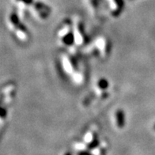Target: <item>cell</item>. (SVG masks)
I'll return each mask as SVG.
<instances>
[{"mask_svg": "<svg viewBox=\"0 0 155 155\" xmlns=\"http://www.w3.org/2000/svg\"><path fill=\"white\" fill-rule=\"evenodd\" d=\"M81 53H71L62 51L59 57V69L64 77L74 86L86 83L88 71Z\"/></svg>", "mask_w": 155, "mask_h": 155, "instance_id": "cell-1", "label": "cell"}, {"mask_svg": "<svg viewBox=\"0 0 155 155\" xmlns=\"http://www.w3.org/2000/svg\"><path fill=\"white\" fill-rule=\"evenodd\" d=\"M78 155H93L92 153H90L88 151H80L79 153H78Z\"/></svg>", "mask_w": 155, "mask_h": 155, "instance_id": "cell-8", "label": "cell"}, {"mask_svg": "<svg viewBox=\"0 0 155 155\" xmlns=\"http://www.w3.org/2000/svg\"><path fill=\"white\" fill-rule=\"evenodd\" d=\"M56 41L62 51L71 53H81L75 48L72 19L66 18L60 23L56 30Z\"/></svg>", "mask_w": 155, "mask_h": 155, "instance_id": "cell-2", "label": "cell"}, {"mask_svg": "<svg viewBox=\"0 0 155 155\" xmlns=\"http://www.w3.org/2000/svg\"><path fill=\"white\" fill-rule=\"evenodd\" d=\"M112 118L113 119L115 124L118 128L121 129L124 127L126 124V115L124 111L122 110L121 108H117L112 112Z\"/></svg>", "mask_w": 155, "mask_h": 155, "instance_id": "cell-7", "label": "cell"}, {"mask_svg": "<svg viewBox=\"0 0 155 155\" xmlns=\"http://www.w3.org/2000/svg\"><path fill=\"white\" fill-rule=\"evenodd\" d=\"M20 15L16 10L12 11L6 18L7 28L10 31L11 34L18 41L26 43L30 40V33Z\"/></svg>", "mask_w": 155, "mask_h": 155, "instance_id": "cell-4", "label": "cell"}, {"mask_svg": "<svg viewBox=\"0 0 155 155\" xmlns=\"http://www.w3.org/2000/svg\"><path fill=\"white\" fill-rule=\"evenodd\" d=\"M110 83L108 80L104 78H100L93 85L91 92L86 98V101H103L108 99L110 94Z\"/></svg>", "mask_w": 155, "mask_h": 155, "instance_id": "cell-5", "label": "cell"}, {"mask_svg": "<svg viewBox=\"0 0 155 155\" xmlns=\"http://www.w3.org/2000/svg\"><path fill=\"white\" fill-rule=\"evenodd\" d=\"M16 95V85L15 82H6L2 87V107L8 108L12 104Z\"/></svg>", "mask_w": 155, "mask_h": 155, "instance_id": "cell-6", "label": "cell"}, {"mask_svg": "<svg viewBox=\"0 0 155 155\" xmlns=\"http://www.w3.org/2000/svg\"><path fill=\"white\" fill-rule=\"evenodd\" d=\"M111 51V43L109 40L104 36H98L90 41L82 54L84 57H89L97 60H105L108 57Z\"/></svg>", "mask_w": 155, "mask_h": 155, "instance_id": "cell-3", "label": "cell"}]
</instances>
